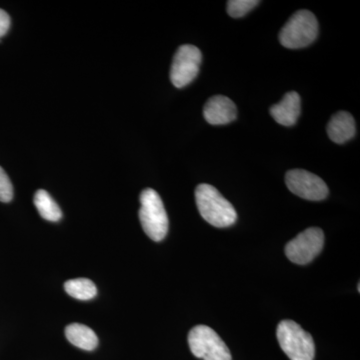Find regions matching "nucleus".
I'll return each instance as SVG.
<instances>
[{
    "label": "nucleus",
    "mask_w": 360,
    "mask_h": 360,
    "mask_svg": "<svg viewBox=\"0 0 360 360\" xmlns=\"http://www.w3.org/2000/svg\"><path fill=\"white\" fill-rule=\"evenodd\" d=\"M195 201L201 217L212 226L224 229L236 224L238 219L233 206L214 186L200 184L195 189Z\"/></svg>",
    "instance_id": "nucleus-1"
},
{
    "label": "nucleus",
    "mask_w": 360,
    "mask_h": 360,
    "mask_svg": "<svg viewBox=\"0 0 360 360\" xmlns=\"http://www.w3.org/2000/svg\"><path fill=\"white\" fill-rule=\"evenodd\" d=\"M139 219L146 236L153 241H161L168 232V217L160 194L146 188L141 194Z\"/></svg>",
    "instance_id": "nucleus-2"
},
{
    "label": "nucleus",
    "mask_w": 360,
    "mask_h": 360,
    "mask_svg": "<svg viewBox=\"0 0 360 360\" xmlns=\"http://www.w3.org/2000/svg\"><path fill=\"white\" fill-rule=\"evenodd\" d=\"M277 340L290 360H314L315 345L309 333L292 321H283L277 326Z\"/></svg>",
    "instance_id": "nucleus-3"
},
{
    "label": "nucleus",
    "mask_w": 360,
    "mask_h": 360,
    "mask_svg": "<svg viewBox=\"0 0 360 360\" xmlns=\"http://www.w3.org/2000/svg\"><path fill=\"white\" fill-rule=\"evenodd\" d=\"M319 35V21L309 11L293 14L279 33V41L286 49H297L309 46Z\"/></svg>",
    "instance_id": "nucleus-4"
},
{
    "label": "nucleus",
    "mask_w": 360,
    "mask_h": 360,
    "mask_svg": "<svg viewBox=\"0 0 360 360\" xmlns=\"http://www.w3.org/2000/svg\"><path fill=\"white\" fill-rule=\"evenodd\" d=\"M188 345L194 356L203 360H231L229 347L212 328L196 326L188 335Z\"/></svg>",
    "instance_id": "nucleus-5"
},
{
    "label": "nucleus",
    "mask_w": 360,
    "mask_h": 360,
    "mask_svg": "<svg viewBox=\"0 0 360 360\" xmlns=\"http://www.w3.org/2000/svg\"><path fill=\"white\" fill-rule=\"evenodd\" d=\"M202 60L200 49L191 44L181 45L175 53L172 68L170 80L177 89H182L193 82L198 77Z\"/></svg>",
    "instance_id": "nucleus-6"
},
{
    "label": "nucleus",
    "mask_w": 360,
    "mask_h": 360,
    "mask_svg": "<svg viewBox=\"0 0 360 360\" xmlns=\"http://www.w3.org/2000/svg\"><path fill=\"white\" fill-rule=\"evenodd\" d=\"M324 233L319 227H310L298 234L285 246V255L293 264H309L321 252Z\"/></svg>",
    "instance_id": "nucleus-7"
},
{
    "label": "nucleus",
    "mask_w": 360,
    "mask_h": 360,
    "mask_svg": "<svg viewBox=\"0 0 360 360\" xmlns=\"http://www.w3.org/2000/svg\"><path fill=\"white\" fill-rule=\"evenodd\" d=\"M285 182L291 193L304 200L319 201L328 198V187L326 182L307 170H290L285 175Z\"/></svg>",
    "instance_id": "nucleus-8"
},
{
    "label": "nucleus",
    "mask_w": 360,
    "mask_h": 360,
    "mask_svg": "<svg viewBox=\"0 0 360 360\" xmlns=\"http://www.w3.org/2000/svg\"><path fill=\"white\" fill-rule=\"evenodd\" d=\"M203 115L210 124L224 125L236 120L238 110L229 97L215 96L208 99L203 108Z\"/></svg>",
    "instance_id": "nucleus-9"
},
{
    "label": "nucleus",
    "mask_w": 360,
    "mask_h": 360,
    "mask_svg": "<svg viewBox=\"0 0 360 360\" xmlns=\"http://www.w3.org/2000/svg\"><path fill=\"white\" fill-rule=\"evenodd\" d=\"M302 112V101L295 91L288 92L281 103L270 108V115L279 124L292 127L297 122Z\"/></svg>",
    "instance_id": "nucleus-10"
},
{
    "label": "nucleus",
    "mask_w": 360,
    "mask_h": 360,
    "mask_svg": "<svg viewBox=\"0 0 360 360\" xmlns=\"http://www.w3.org/2000/svg\"><path fill=\"white\" fill-rule=\"evenodd\" d=\"M356 129L352 115L347 111H340L329 120L328 134L329 139L335 143H345L354 139Z\"/></svg>",
    "instance_id": "nucleus-11"
},
{
    "label": "nucleus",
    "mask_w": 360,
    "mask_h": 360,
    "mask_svg": "<svg viewBox=\"0 0 360 360\" xmlns=\"http://www.w3.org/2000/svg\"><path fill=\"white\" fill-rule=\"evenodd\" d=\"M65 336L71 345L87 352L96 349L98 345L96 333L84 324L71 323L66 326Z\"/></svg>",
    "instance_id": "nucleus-12"
},
{
    "label": "nucleus",
    "mask_w": 360,
    "mask_h": 360,
    "mask_svg": "<svg viewBox=\"0 0 360 360\" xmlns=\"http://www.w3.org/2000/svg\"><path fill=\"white\" fill-rule=\"evenodd\" d=\"M35 207L39 210L40 217L49 221L56 222L63 217V212L58 203L49 195L47 191L39 189L33 198Z\"/></svg>",
    "instance_id": "nucleus-13"
},
{
    "label": "nucleus",
    "mask_w": 360,
    "mask_h": 360,
    "mask_svg": "<svg viewBox=\"0 0 360 360\" xmlns=\"http://www.w3.org/2000/svg\"><path fill=\"white\" fill-rule=\"evenodd\" d=\"M65 290L68 295L78 300H90L97 295L96 284L87 278L70 279L65 283Z\"/></svg>",
    "instance_id": "nucleus-14"
},
{
    "label": "nucleus",
    "mask_w": 360,
    "mask_h": 360,
    "mask_svg": "<svg viewBox=\"0 0 360 360\" xmlns=\"http://www.w3.org/2000/svg\"><path fill=\"white\" fill-rule=\"evenodd\" d=\"M259 4L257 0H231L227 2V13L233 18H239Z\"/></svg>",
    "instance_id": "nucleus-15"
},
{
    "label": "nucleus",
    "mask_w": 360,
    "mask_h": 360,
    "mask_svg": "<svg viewBox=\"0 0 360 360\" xmlns=\"http://www.w3.org/2000/svg\"><path fill=\"white\" fill-rule=\"evenodd\" d=\"M13 198V186L9 179L8 175L0 167V201L1 202H11Z\"/></svg>",
    "instance_id": "nucleus-16"
},
{
    "label": "nucleus",
    "mask_w": 360,
    "mask_h": 360,
    "mask_svg": "<svg viewBox=\"0 0 360 360\" xmlns=\"http://www.w3.org/2000/svg\"><path fill=\"white\" fill-rule=\"evenodd\" d=\"M11 27V18L6 11L0 9V39L6 34Z\"/></svg>",
    "instance_id": "nucleus-17"
}]
</instances>
